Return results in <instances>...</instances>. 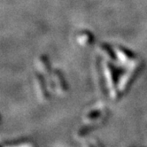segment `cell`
<instances>
[{
  "mask_svg": "<svg viewBox=\"0 0 147 147\" xmlns=\"http://www.w3.org/2000/svg\"><path fill=\"white\" fill-rule=\"evenodd\" d=\"M142 66H143L142 61L138 60V59H136L133 63H131L129 65L128 71L121 76L119 82V84H118L119 93H123L127 90V89L129 87V85L132 83L136 76H138V74L141 70Z\"/></svg>",
  "mask_w": 147,
  "mask_h": 147,
  "instance_id": "obj_1",
  "label": "cell"
},
{
  "mask_svg": "<svg viewBox=\"0 0 147 147\" xmlns=\"http://www.w3.org/2000/svg\"><path fill=\"white\" fill-rule=\"evenodd\" d=\"M104 76L106 78V83L107 85V88L110 91L111 97L116 98L119 90L115 86V83H116V72L115 69L113 67V66L110 64L109 62H106L104 64Z\"/></svg>",
  "mask_w": 147,
  "mask_h": 147,
  "instance_id": "obj_2",
  "label": "cell"
},
{
  "mask_svg": "<svg viewBox=\"0 0 147 147\" xmlns=\"http://www.w3.org/2000/svg\"><path fill=\"white\" fill-rule=\"evenodd\" d=\"M114 51H115V53H116V57L118 58L120 62L124 65H130L131 63H133L136 59V55L131 51L126 49L122 46L115 47Z\"/></svg>",
  "mask_w": 147,
  "mask_h": 147,
  "instance_id": "obj_3",
  "label": "cell"
},
{
  "mask_svg": "<svg viewBox=\"0 0 147 147\" xmlns=\"http://www.w3.org/2000/svg\"><path fill=\"white\" fill-rule=\"evenodd\" d=\"M35 85L36 87L38 96L43 100L48 99L49 92L47 90V84L45 82V78L40 73L35 74Z\"/></svg>",
  "mask_w": 147,
  "mask_h": 147,
  "instance_id": "obj_4",
  "label": "cell"
},
{
  "mask_svg": "<svg viewBox=\"0 0 147 147\" xmlns=\"http://www.w3.org/2000/svg\"><path fill=\"white\" fill-rule=\"evenodd\" d=\"M53 85L55 90L60 94L66 93L67 91V84L65 77L59 70H55L52 74V86Z\"/></svg>",
  "mask_w": 147,
  "mask_h": 147,
  "instance_id": "obj_5",
  "label": "cell"
},
{
  "mask_svg": "<svg viewBox=\"0 0 147 147\" xmlns=\"http://www.w3.org/2000/svg\"><path fill=\"white\" fill-rule=\"evenodd\" d=\"M37 66L43 76L47 77L48 81H51V85L52 86V76L51 72V63L46 55H41L37 59Z\"/></svg>",
  "mask_w": 147,
  "mask_h": 147,
  "instance_id": "obj_6",
  "label": "cell"
},
{
  "mask_svg": "<svg viewBox=\"0 0 147 147\" xmlns=\"http://www.w3.org/2000/svg\"><path fill=\"white\" fill-rule=\"evenodd\" d=\"M77 43L83 47L91 46L95 42V36L89 30H82L76 36Z\"/></svg>",
  "mask_w": 147,
  "mask_h": 147,
  "instance_id": "obj_7",
  "label": "cell"
},
{
  "mask_svg": "<svg viewBox=\"0 0 147 147\" xmlns=\"http://www.w3.org/2000/svg\"><path fill=\"white\" fill-rule=\"evenodd\" d=\"M98 51H100V53L106 57L109 60H113L116 59V53H114L113 50L111 48L109 45L107 44H101L98 46Z\"/></svg>",
  "mask_w": 147,
  "mask_h": 147,
  "instance_id": "obj_8",
  "label": "cell"
},
{
  "mask_svg": "<svg viewBox=\"0 0 147 147\" xmlns=\"http://www.w3.org/2000/svg\"><path fill=\"white\" fill-rule=\"evenodd\" d=\"M105 115V110L104 109H101L99 107L98 108H95L93 110H90L85 116V120L86 121H95L102 117H104Z\"/></svg>",
  "mask_w": 147,
  "mask_h": 147,
  "instance_id": "obj_9",
  "label": "cell"
}]
</instances>
